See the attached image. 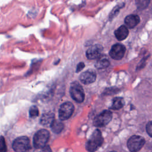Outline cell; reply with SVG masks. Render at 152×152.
<instances>
[{
    "instance_id": "5bb4252c",
    "label": "cell",
    "mask_w": 152,
    "mask_h": 152,
    "mask_svg": "<svg viewBox=\"0 0 152 152\" xmlns=\"http://www.w3.org/2000/svg\"><path fill=\"white\" fill-rule=\"evenodd\" d=\"M51 129L52 131L56 134L60 133L64 128V125L62 122L59 120H54L53 122L52 123L51 125Z\"/></svg>"
},
{
    "instance_id": "e0dca14e",
    "label": "cell",
    "mask_w": 152,
    "mask_h": 152,
    "mask_svg": "<svg viewBox=\"0 0 152 152\" xmlns=\"http://www.w3.org/2000/svg\"><path fill=\"white\" fill-rule=\"evenodd\" d=\"M150 4V0H135V4L138 9L144 10Z\"/></svg>"
},
{
    "instance_id": "9a60e30c",
    "label": "cell",
    "mask_w": 152,
    "mask_h": 152,
    "mask_svg": "<svg viewBox=\"0 0 152 152\" xmlns=\"http://www.w3.org/2000/svg\"><path fill=\"white\" fill-rule=\"evenodd\" d=\"M124 105V100L122 97H115L113 99L111 109L113 110H119Z\"/></svg>"
},
{
    "instance_id": "9c48e42d",
    "label": "cell",
    "mask_w": 152,
    "mask_h": 152,
    "mask_svg": "<svg viewBox=\"0 0 152 152\" xmlns=\"http://www.w3.org/2000/svg\"><path fill=\"white\" fill-rule=\"evenodd\" d=\"M103 48L99 45H95L89 48L86 52V56L89 59H95L100 58Z\"/></svg>"
},
{
    "instance_id": "52a82bcc",
    "label": "cell",
    "mask_w": 152,
    "mask_h": 152,
    "mask_svg": "<svg viewBox=\"0 0 152 152\" xmlns=\"http://www.w3.org/2000/svg\"><path fill=\"white\" fill-rule=\"evenodd\" d=\"M74 110V105L72 103L67 102L62 104L59 109V118L61 120H66L68 119L72 114Z\"/></svg>"
},
{
    "instance_id": "2e32d148",
    "label": "cell",
    "mask_w": 152,
    "mask_h": 152,
    "mask_svg": "<svg viewBox=\"0 0 152 152\" xmlns=\"http://www.w3.org/2000/svg\"><path fill=\"white\" fill-rule=\"evenodd\" d=\"M109 64H110V62L107 59L102 58V59H100L97 61L95 66L98 69H103L107 67L109 65Z\"/></svg>"
},
{
    "instance_id": "ac0fdd59",
    "label": "cell",
    "mask_w": 152,
    "mask_h": 152,
    "mask_svg": "<svg viewBox=\"0 0 152 152\" xmlns=\"http://www.w3.org/2000/svg\"><path fill=\"white\" fill-rule=\"evenodd\" d=\"M29 115L31 118H35L39 115V110L36 106H32L29 110Z\"/></svg>"
},
{
    "instance_id": "603a6c76",
    "label": "cell",
    "mask_w": 152,
    "mask_h": 152,
    "mask_svg": "<svg viewBox=\"0 0 152 152\" xmlns=\"http://www.w3.org/2000/svg\"><path fill=\"white\" fill-rule=\"evenodd\" d=\"M110 152H116V151H110Z\"/></svg>"
},
{
    "instance_id": "30bf717a",
    "label": "cell",
    "mask_w": 152,
    "mask_h": 152,
    "mask_svg": "<svg viewBox=\"0 0 152 152\" xmlns=\"http://www.w3.org/2000/svg\"><path fill=\"white\" fill-rule=\"evenodd\" d=\"M96 74L93 70H87L83 72L80 76V80L84 84H89L96 80Z\"/></svg>"
},
{
    "instance_id": "7c38bea8",
    "label": "cell",
    "mask_w": 152,
    "mask_h": 152,
    "mask_svg": "<svg viewBox=\"0 0 152 152\" xmlns=\"http://www.w3.org/2000/svg\"><path fill=\"white\" fill-rule=\"evenodd\" d=\"M139 22L140 18L137 15H129L125 18V23L126 26L129 28H134L139 23Z\"/></svg>"
},
{
    "instance_id": "7a4b0ae2",
    "label": "cell",
    "mask_w": 152,
    "mask_h": 152,
    "mask_svg": "<svg viewBox=\"0 0 152 152\" xmlns=\"http://www.w3.org/2000/svg\"><path fill=\"white\" fill-rule=\"evenodd\" d=\"M49 132L46 129L38 131L34 136L33 144L36 148H42L46 145L49 138Z\"/></svg>"
},
{
    "instance_id": "7402d4cb",
    "label": "cell",
    "mask_w": 152,
    "mask_h": 152,
    "mask_svg": "<svg viewBox=\"0 0 152 152\" xmlns=\"http://www.w3.org/2000/svg\"><path fill=\"white\" fill-rule=\"evenodd\" d=\"M40 152H52V150L49 145H45L42 148Z\"/></svg>"
},
{
    "instance_id": "4fadbf2b",
    "label": "cell",
    "mask_w": 152,
    "mask_h": 152,
    "mask_svg": "<svg viewBox=\"0 0 152 152\" xmlns=\"http://www.w3.org/2000/svg\"><path fill=\"white\" fill-rule=\"evenodd\" d=\"M55 120V115L53 113L48 112L44 113L40 118V123L42 125L48 126H50Z\"/></svg>"
},
{
    "instance_id": "6da1fadb",
    "label": "cell",
    "mask_w": 152,
    "mask_h": 152,
    "mask_svg": "<svg viewBox=\"0 0 152 152\" xmlns=\"http://www.w3.org/2000/svg\"><path fill=\"white\" fill-rule=\"evenodd\" d=\"M103 142V138L101 132L99 129H96L92 133L89 140L87 141L86 147L90 152H94L100 147Z\"/></svg>"
},
{
    "instance_id": "d6986e66",
    "label": "cell",
    "mask_w": 152,
    "mask_h": 152,
    "mask_svg": "<svg viewBox=\"0 0 152 152\" xmlns=\"http://www.w3.org/2000/svg\"><path fill=\"white\" fill-rule=\"evenodd\" d=\"M7 146L4 137L0 136V152H7Z\"/></svg>"
},
{
    "instance_id": "5b68a950",
    "label": "cell",
    "mask_w": 152,
    "mask_h": 152,
    "mask_svg": "<svg viewBox=\"0 0 152 152\" xmlns=\"http://www.w3.org/2000/svg\"><path fill=\"white\" fill-rule=\"evenodd\" d=\"M69 93L71 97L77 102L81 103L84 99V93L82 86L78 83H72Z\"/></svg>"
},
{
    "instance_id": "277c9868",
    "label": "cell",
    "mask_w": 152,
    "mask_h": 152,
    "mask_svg": "<svg viewBox=\"0 0 152 152\" xmlns=\"http://www.w3.org/2000/svg\"><path fill=\"white\" fill-rule=\"evenodd\" d=\"M145 144V140L140 135L131 136L127 142L128 149L131 152H137L139 151Z\"/></svg>"
},
{
    "instance_id": "44dd1931",
    "label": "cell",
    "mask_w": 152,
    "mask_h": 152,
    "mask_svg": "<svg viewBox=\"0 0 152 152\" xmlns=\"http://www.w3.org/2000/svg\"><path fill=\"white\" fill-rule=\"evenodd\" d=\"M84 67V64L83 62H80L78 64L77 66V71L76 72H78L79 71H80L81 70H82V69Z\"/></svg>"
},
{
    "instance_id": "8fae6325",
    "label": "cell",
    "mask_w": 152,
    "mask_h": 152,
    "mask_svg": "<svg viewBox=\"0 0 152 152\" xmlns=\"http://www.w3.org/2000/svg\"><path fill=\"white\" fill-rule=\"evenodd\" d=\"M129 31L128 28L125 26H121L115 31L116 38L119 40H123L126 39L128 35Z\"/></svg>"
},
{
    "instance_id": "3957f363",
    "label": "cell",
    "mask_w": 152,
    "mask_h": 152,
    "mask_svg": "<svg viewBox=\"0 0 152 152\" xmlns=\"http://www.w3.org/2000/svg\"><path fill=\"white\" fill-rule=\"evenodd\" d=\"M30 147V141L27 137L17 138L12 143V148L16 152H25Z\"/></svg>"
},
{
    "instance_id": "ffe728a7",
    "label": "cell",
    "mask_w": 152,
    "mask_h": 152,
    "mask_svg": "<svg viewBox=\"0 0 152 152\" xmlns=\"http://www.w3.org/2000/svg\"><path fill=\"white\" fill-rule=\"evenodd\" d=\"M146 131L147 134L152 137V121L148 122L146 126Z\"/></svg>"
},
{
    "instance_id": "8992f818",
    "label": "cell",
    "mask_w": 152,
    "mask_h": 152,
    "mask_svg": "<svg viewBox=\"0 0 152 152\" xmlns=\"http://www.w3.org/2000/svg\"><path fill=\"white\" fill-rule=\"evenodd\" d=\"M112 118V113L110 110H103L94 118L93 124L97 127L105 126L111 121Z\"/></svg>"
},
{
    "instance_id": "ba28073f",
    "label": "cell",
    "mask_w": 152,
    "mask_h": 152,
    "mask_svg": "<svg viewBox=\"0 0 152 152\" xmlns=\"http://www.w3.org/2000/svg\"><path fill=\"white\" fill-rule=\"evenodd\" d=\"M125 53V47L120 43H116L112 46L109 52L112 58L116 60L122 59Z\"/></svg>"
}]
</instances>
